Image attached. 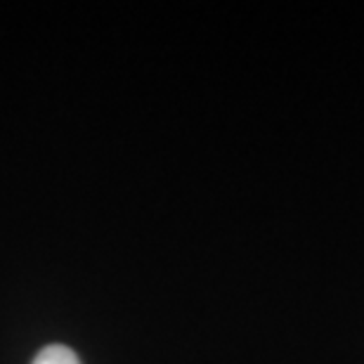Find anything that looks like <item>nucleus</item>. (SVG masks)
<instances>
[{"label": "nucleus", "mask_w": 364, "mask_h": 364, "mask_svg": "<svg viewBox=\"0 0 364 364\" xmlns=\"http://www.w3.org/2000/svg\"><path fill=\"white\" fill-rule=\"evenodd\" d=\"M33 364H81V360L67 346H48L36 355Z\"/></svg>", "instance_id": "nucleus-1"}]
</instances>
